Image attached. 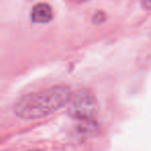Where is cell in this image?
Here are the masks:
<instances>
[{
    "label": "cell",
    "instance_id": "1",
    "mask_svg": "<svg viewBox=\"0 0 151 151\" xmlns=\"http://www.w3.org/2000/svg\"><path fill=\"white\" fill-rule=\"evenodd\" d=\"M71 95L70 89L67 86H53L22 96L16 103L14 111L22 119H40L68 105Z\"/></svg>",
    "mask_w": 151,
    "mask_h": 151
},
{
    "label": "cell",
    "instance_id": "2",
    "mask_svg": "<svg viewBox=\"0 0 151 151\" xmlns=\"http://www.w3.org/2000/svg\"><path fill=\"white\" fill-rule=\"evenodd\" d=\"M67 111L73 119L90 125L99 113V103L90 91L80 90L71 95Z\"/></svg>",
    "mask_w": 151,
    "mask_h": 151
},
{
    "label": "cell",
    "instance_id": "3",
    "mask_svg": "<svg viewBox=\"0 0 151 151\" xmlns=\"http://www.w3.org/2000/svg\"><path fill=\"white\" fill-rule=\"evenodd\" d=\"M53 19V9L47 3H37L32 7L31 21L33 23L45 24Z\"/></svg>",
    "mask_w": 151,
    "mask_h": 151
},
{
    "label": "cell",
    "instance_id": "4",
    "mask_svg": "<svg viewBox=\"0 0 151 151\" xmlns=\"http://www.w3.org/2000/svg\"><path fill=\"white\" fill-rule=\"evenodd\" d=\"M105 20H106V15H105V13H103V12H99V13L95 14V16L93 17V22H94L95 24L103 23Z\"/></svg>",
    "mask_w": 151,
    "mask_h": 151
},
{
    "label": "cell",
    "instance_id": "5",
    "mask_svg": "<svg viewBox=\"0 0 151 151\" xmlns=\"http://www.w3.org/2000/svg\"><path fill=\"white\" fill-rule=\"evenodd\" d=\"M142 4L145 9H151V0H142Z\"/></svg>",
    "mask_w": 151,
    "mask_h": 151
},
{
    "label": "cell",
    "instance_id": "6",
    "mask_svg": "<svg viewBox=\"0 0 151 151\" xmlns=\"http://www.w3.org/2000/svg\"><path fill=\"white\" fill-rule=\"evenodd\" d=\"M75 1H78V2H82V1H85V0H75Z\"/></svg>",
    "mask_w": 151,
    "mask_h": 151
},
{
    "label": "cell",
    "instance_id": "7",
    "mask_svg": "<svg viewBox=\"0 0 151 151\" xmlns=\"http://www.w3.org/2000/svg\"><path fill=\"white\" fill-rule=\"evenodd\" d=\"M33 151H38V150H33Z\"/></svg>",
    "mask_w": 151,
    "mask_h": 151
}]
</instances>
